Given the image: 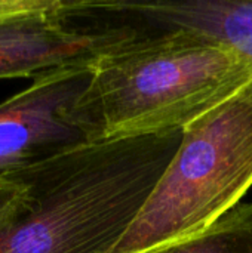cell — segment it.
I'll return each instance as SVG.
<instances>
[{
  "label": "cell",
  "mask_w": 252,
  "mask_h": 253,
  "mask_svg": "<svg viewBox=\"0 0 252 253\" xmlns=\"http://www.w3.org/2000/svg\"><path fill=\"white\" fill-rule=\"evenodd\" d=\"M183 130L86 142L6 178L27 203L0 230V253H111L174 159Z\"/></svg>",
  "instance_id": "cell-1"
},
{
  "label": "cell",
  "mask_w": 252,
  "mask_h": 253,
  "mask_svg": "<svg viewBox=\"0 0 252 253\" xmlns=\"http://www.w3.org/2000/svg\"><path fill=\"white\" fill-rule=\"evenodd\" d=\"M251 82V55L203 33H129L94 58L73 117L89 142L183 130Z\"/></svg>",
  "instance_id": "cell-2"
},
{
  "label": "cell",
  "mask_w": 252,
  "mask_h": 253,
  "mask_svg": "<svg viewBox=\"0 0 252 253\" xmlns=\"http://www.w3.org/2000/svg\"><path fill=\"white\" fill-rule=\"evenodd\" d=\"M252 187V82L183 129L140 216L111 253H146L192 237Z\"/></svg>",
  "instance_id": "cell-3"
},
{
  "label": "cell",
  "mask_w": 252,
  "mask_h": 253,
  "mask_svg": "<svg viewBox=\"0 0 252 253\" xmlns=\"http://www.w3.org/2000/svg\"><path fill=\"white\" fill-rule=\"evenodd\" d=\"M94 58L45 71L0 104V178L89 142L73 110L91 83Z\"/></svg>",
  "instance_id": "cell-4"
},
{
  "label": "cell",
  "mask_w": 252,
  "mask_h": 253,
  "mask_svg": "<svg viewBox=\"0 0 252 253\" xmlns=\"http://www.w3.org/2000/svg\"><path fill=\"white\" fill-rule=\"evenodd\" d=\"M125 37L122 30L91 25L71 1L49 0L37 10L0 18V79H34L91 59Z\"/></svg>",
  "instance_id": "cell-5"
},
{
  "label": "cell",
  "mask_w": 252,
  "mask_h": 253,
  "mask_svg": "<svg viewBox=\"0 0 252 253\" xmlns=\"http://www.w3.org/2000/svg\"><path fill=\"white\" fill-rule=\"evenodd\" d=\"M83 4L102 27L122 28L134 34L192 30L229 43L252 56V0H85Z\"/></svg>",
  "instance_id": "cell-6"
},
{
  "label": "cell",
  "mask_w": 252,
  "mask_h": 253,
  "mask_svg": "<svg viewBox=\"0 0 252 253\" xmlns=\"http://www.w3.org/2000/svg\"><path fill=\"white\" fill-rule=\"evenodd\" d=\"M146 253H252V202H241L192 237Z\"/></svg>",
  "instance_id": "cell-7"
},
{
  "label": "cell",
  "mask_w": 252,
  "mask_h": 253,
  "mask_svg": "<svg viewBox=\"0 0 252 253\" xmlns=\"http://www.w3.org/2000/svg\"><path fill=\"white\" fill-rule=\"evenodd\" d=\"M25 203V185L12 178H0V230L21 212Z\"/></svg>",
  "instance_id": "cell-8"
},
{
  "label": "cell",
  "mask_w": 252,
  "mask_h": 253,
  "mask_svg": "<svg viewBox=\"0 0 252 253\" xmlns=\"http://www.w3.org/2000/svg\"><path fill=\"white\" fill-rule=\"evenodd\" d=\"M49 0H0V18L43 7Z\"/></svg>",
  "instance_id": "cell-9"
}]
</instances>
